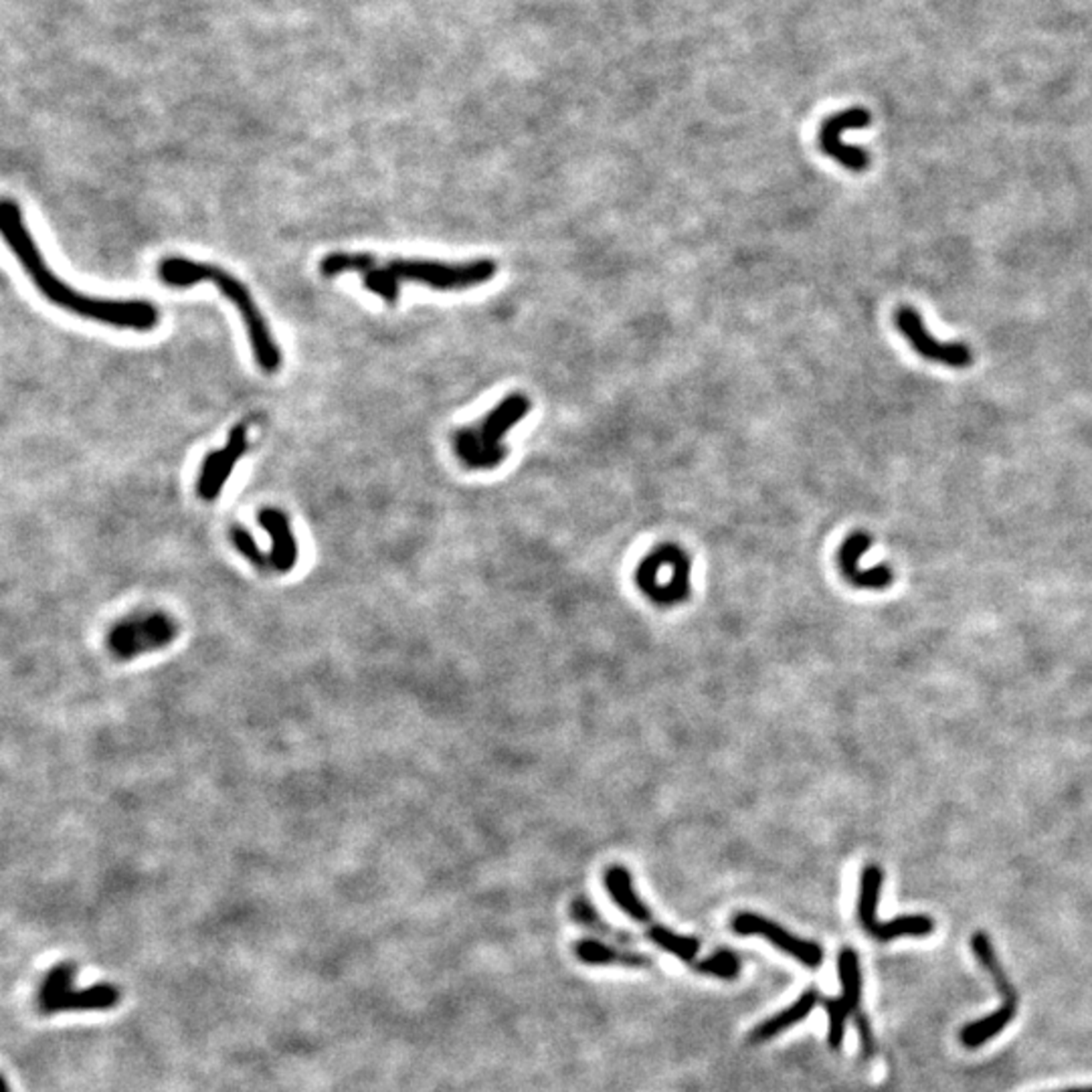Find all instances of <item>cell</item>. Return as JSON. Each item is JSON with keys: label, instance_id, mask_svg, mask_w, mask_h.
Segmentation results:
<instances>
[{"label": "cell", "instance_id": "13", "mask_svg": "<svg viewBox=\"0 0 1092 1092\" xmlns=\"http://www.w3.org/2000/svg\"><path fill=\"white\" fill-rule=\"evenodd\" d=\"M819 1001V994L817 989H807L803 991V996L796 1001V1004L785 1007L783 1012L775 1014L773 1017L765 1019L763 1024H759L751 1034V1042L759 1044V1042H766L771 1040V1037L783 1034L785 1030H789L791 1026L799 1024L801 1019H806L811 1012H814V1007L817 1006Z\"/></svg>", "mask_w": 1092, "mask_h": 1092}, {"label": "cell", "instance_id": "20", "mask_svg": "<svg viewBox=\"0 0 1092 1092\" xmlns=\"http://www.w3.org/2000/svg\"><path fill=\"white\" fill-rule=\"evenodd\" d=\"M933 931H935L933 918H928L925 915H910V917H898L895 920H888V923H880L877 933H874L872 937L880 943H888V941H895V938H898V937H928Z\"/></svg>", "mask_w": 1092, "mask_h": 1092}, {"label": "cell", "instance_id": "2", "mask_svg": "<svg viewBox=\"0 0 1092 1092\" xmlns=\"http://www.w3.org/2000/svg\"><path fill=\"white\" fill-rule=\"evenodd\" d=\"M158 277L170 287H191L198 282H211L227 300L239 310L241 320L245 324L251 350L255 363L267 375H274L282 366V350L269 332L264 314L257 308L254 296L247 286L233 277L223 267L213 264H201L185 257H168L158 265Z\"/></svg>", "mask_w": 1092, "mask_h": 1092}, {"label": "cell", "instance_id": "27", "mask_svg": "<svg viewBox=\"0 0 1092 1092\" xmlns=\"http://www.w3.org/2000/svg\"><path fill=\"white\" fill-rule=\"evenodd\" d=\"M231 536H233V543H235V546H237L239 553L245 558H249V561L255 566H259V568L272 566V563H269V556L261 553L254 536H251L245 528H239V526L233 528Z\"/></svg>", "mask_w": 1092, "mask_h": 1092}, {"label": "cell", "instance_id": "21", "mask_svg": "<svg viewBox=\"0 0 1092 1092\" xmlns=\"http://www.w3.org/2000/svg\"><path fill=\"white\" fill-rule=\"evenodd\" d=\"M647 937L656 947H660V949H664L666 953L678 957V959H682L686 963H692L694 959H696V955L700 951L698 938L678 935L666 927H652L647 931Z\"/></svg>", "mask_w": 1092, "mask_h": 1092}, {"label": "cell", "instance_id": "8", "mask_svg": "<svg viewBox=\"0 0 1092 1092\" xmlns=\"http://www.w3.org/2000/svg\"><path fill=\"white\" fill-rule=\"evenodd\" d=\"M245 451H247V427L235 426L229 433L227 446L219 451H211V454L205 457L203 467H201V476H198V484H196V492L203 500L211 502L221 494L225 482L229 480L235 464H237V459L245 454Z\"/></svg>", "mask_w": 1092, "mask_h": 1092}, {"label": "cell", "instance_id": "17", "mask_svg": "<svg viewBox=\"0 0 1092 1092\" xmlns=\"http://www.w3.org/2000/svg\"><path fill=\"white\" fill-rule=\"evenodd\" d=\"M882 882H884V874L878 866H868V868H864L862 880H860L858 918L864 927V931L870 937L877 933V928L880 925L877 918V910H878V902H880Z\"/></svg>", "mask_w": 1092, "mask_h": 1092}, {"label": "cell", "instance_id": "22", "mask_svg": "<svg viewBox=\"0 0 1092 1092\" xmlns=\"http://www.w3.org/2000/svg\"><path fill=\"white\" fill-rule=\"evenodd\" d=\"M375 261H376V257L373 254H366V251H360V254L334 251V254H328L320 261V272L326 277H334V276L348 274V272L365 274L368 267L375 265Z\"/></svg>", "mask_w": 1092, "mask_h": 1092}, {"label": "cell", "instance_id": "11", "mask_svg": "<svg viewBox=\"0 0 1092 1092\" xmlns=\"http://www.w3.org/2000/svg\"><path fill=\"white\" fill-rule=\"evenodd\" d=\"M122 999V991L112 983H99L85 989H71L67 994H61L53 999L39 1004L43 1014H59V1012H87V1009H112Z\"/></svg>", "mask_w": 1092, "mask_h": 1092}, {"label": "cell", "instance_id": "25", "mask_svg": "<svg viewBox=\"0 0 1092 1092\" xmlns=\"http://www.w3.org/2000/svg\"><path fill=\"white\" fill-rule=\"evenodd\" d=\"M694 969L702 976H710V977H720V979H735L738 973H741V959L735 953L730 951H718L716 955L708 957V959L692 963Z\"/></svg>", "mask_w": 1092, "mask_h": 1092}, {"label": "cell", "instance_id": "1", "mask_svg": "<svg viewBox=\"0 0 1092 1092\" xmlns=\"http://www.w3.org/2000/svg\"><path fill=\"white\" fill-rule=\"evenodd\" d=\"M0 231H3L6 245L11 247L15 257L25 267V272L29 274L35 287L51 304L79 316V318L107 324V326L114 328L150 332L158 326L160 312L152 302L110 300V297L85 296L75 292L67 282H63L61 277L53 274V269L45 264L37 241L26 229L21 206L11 198H5L3 206H0Z\"/></svg>", "mask_w": 1092, "mask_h": 1092}, {"label": "cell", "instance_id": "26", "mask_svg": "<svg viewBox=\"0 0 1092 1092\" xmlns=\"http://www.w3.org/2000/svg\"><path fill=\"white\" fill-rule=\"evenodd\" d=\"M824 1006L827 1009V1017H829V1030H827V1044L832 1046L834 1050H837L839 1046L844 1042V1034H846V1019L850 1016V1009L844 1004L842 997L837 999H826Z\"/></svg>", "mask_w": 1092, "mask_h": 1092}, {"label": "cell", "instance_id": "19", "mask_svg": "<svg viewBox=\"0 0 1092 1092\" xmlns=\"http://www.w3.org/2000/svg\"><path fill=\"white\" fill-rule=\"evenodd\" d=\"M837 973H839V983H842V999L847 1006V1009H850V1014H854L856 1009L860 1007L862 973H860L858 955H856L852 949L839 951Z\"/></svg>", "mask_w": 1092, "mask_h": 1092}, {"label": "cell", "instance_id": "24", "mask_svg": "<svg viewBox=\"0 0 1092 1092\" xmlns=\"http://www.w3.org/2000/svg\"><path fill=\"white\" fill-rule=\"evenodd\" d=\"M75 971L77 967L71 961L59 963L53 967L47 976H45L41 989H39V1004L47 999L57 997L61 994H67V991L74 989V979H75Z\"/></svg>", "mask_w": 1092, "mask_h": 1092}, {"label": "cell", "instance_id": "28", "mask_svg": "<svg viewBox=\"0 0 1092 1092\" xmlns=\"http://www.w3.org/2000/svg\"><path fill=\"white\" fill-rule=\"evenodd\" d=\"M856 1026H858V1034H860V1042H862V1052L866 1058H870V1056L877 1052V1040H874V1032L870 1027L868 1017L864 1014L856 1016Z\"/></svg>", "mask_w": 1092, "mask_h": 1092}, {"label": "cell", "instance_id": "5", "mask_svg": "<svg viewBox=\"0 0 1092 1092\" xmlns=\"http://www.w3.org/2000/svg\"><path fill=\"white\" fill-rule=\"evenodd\" d=\"M870 125V114L864 107H850V110L829 115L819 128V148L826 156L834 158L839 165L852 173H864L870 165L868 152L860 146L846 144L842 138L847 130H862Z\"/></svg>", "mask_w": 1092, "mask_h": 1092}, {"label": "cell", "instance_id": "12", "mask_svg": "<svg viewBox=\"0 0 1092 1092\" xmlns=\"http://www.w3.org/2000/svg\"><path fill=\"white\" fill-rule=\"evenodd\" d=\"M259 525L272 536V555L269 563L277 573L292 571L297 563V543L290 526V520L284 512L274 508H264L259 512Z\"/></svg>", "mask_w": 1092, "mask_h": 1092}, {"label": "cell", "instance_id": "14", "mask_svg": "<svg viewBox=\"0 0 1092 1092\" xmlns=\"http://www.w3.org/2000/svg\"><path fill=\"white\" fill-rule=\"evenodd\" d=\"M605 887H607V892L611 900L616 902V905L624 910V913L637 920V923H652V910H649L642 898L637 897V892L634 888V882H631L629 872L626 868H621V866H616V868H611L607 874H605Z\"/></svg>", "mask_w": 1092, "mask_h": 1092}, {"label": "cell", "instance_id": "4", "mask_svg": "<svg viewBox=\"0 0 1092 1092\" xmlns=\"http://www.w3.org/2000/svg\"><path fill=\"white\" fill-rule=\"evenodd\" d=\"M389 272L399 282L426 284L433 290H469L477 287L496 276L492 259H476L466 264H444L429 259H393L386 261Z\"/></svg>", "mask_w": 1092, "mask_h": 1092}, {"label": "cell", "instance_id": "7", "mask_svg": "<svg viewBox=\"0 0 1092 1092\" xmlns=\"http://www.w3.org/2000/svg\"><path fill=\"white\" fill-rule=\"evenodd\" d=\"M733 928L736 935L741 937H763L769 941L771 945L777 947L779 951L787 953L791 957H796V959L806 965L809 969H816L824 961V951H821V947L817 943L811 941H803L799 937H793L791 933L785 931L783 927L775 925L773 920L753 915V913H741L733 918Z\"/></svg>", "mask_w": 1092, "mask_h": 1092}, {"label": "cell", "instance_id": "6", "mask_svg": "<svg viewBox=\"0 0 1092 1092\" xmlns=\"http://www.w3.org/2000/svg\"><path fill=\"white\" fill-rule=\"evenodd\" d=\"M895 322L902 336L913 345L917 355L951 368L971 366L973 352L969 350V346L963 345V342H941L933 338L931 332L927 330L923 318H920V314L915 308H910V306H902V308L897 310Z\"/></svg>", "mask_w": 1092, "mask_h": 1092}, {"label": "cell", "instance_id": "23", "mask_svg": "<svg viewBox=\"0 0 1092 1092\" xmlns=\"http://www.w3.org/2000/svg\"><path fill=\"white\" fill-rule=\"evenodd\" d=\"M363 282L368 292L381 296L385 302L395 304L396 297H399L401 282L389 272L386 264H381L378 259L375 261L373 267H368L363 274Z\"/></svg>", "mask_w": 1092, "mask_h": 1092}, {"label": "cell", "instance_id": "15", "mask_svg": "<svg viewBox=\"0 0 1092 1092\" xmlns=\"http://www.w3.org/2000/svg\"><path fill=\"white\" fill-rule=\"evenodd\" d=\"M575 955L586 965H626V967H649L652 959L642 953L621 951L599 941H579Z\"/></svg>", "mask_w": 1092, "mask_h": 1092}, {"label": "cell", "instance_id": "18", "mask_svg": "<svg viewBox=\"0 0 1092 1092\" xmlns=\"http://www.w3.org/2000/svg\"><path fill=\"white\" fill-rule=\"evenodd\" d=\"M1016 1004H1001L996 1014L967 1024L961 1032V1042L967 1046V1048H979L981 1044L989 1042L991 1037H996L999 1032L1006 1030L1007 1024L1016 1017Z\"/></svg>", "mask_w": 1092, "mask_h": 1092}, {"label": "cell", "instance_id": "9", "mask_svg": "<svg viewBox=\"0 0 1092 1092\" xmlns=\"http://www.w3.org/2000/svg\"><path fill=\"white\" fill-rule=\"evenodd\" d=\"M173 636L175 626L165 616H150L125 621L124 626L112 631L110 647L122 657H134L140 652H148V649L170 642Z\"/></svg>", "mask_w": 1092, "mask_h": 1092}, {"label": "cell", "instance_id": "16", "mask_svg": "<svg viewBox=\"0 0 1092 1092\" xmlns=\"http://www.w3.org/2000/svg\"><path fill=\"white\" fill-rule=\"evenodd\" d=\"M971 947H973V953H976L979 963L983 965V969H986L989 973V976H991V979H994V983H996V987L999 989L1001 997H1004V1004H1016L1017 1006L1019 1004V997L1016 994L1014 986L1007 979L1006 969L1001 967V963L997 961V955L994 951V943H991L989 935L983 933V931H977L976 935L971 937Z\"/></svg>", "mask_w": 1092, "mask_h": 1092}, {"label": "cell", "instance_id": "10", "mask_svg": "<svg viewBox=\"0 0 1092 1092\" xmlns=\"http://www.w3.org/2000/svg\"><path fill=\"white\" fill-rule=\"evenodd\" d=\"M870 545L872 538L866 535V532H854L852 536H847L837 553L839 571H842L844 579L850 581L854 586H862V589H884V586H888L895 581L888 566H877L868 568V571H862L858 565L860 556L870 548Z\"/></svg>", "mask_w": 1092, "mask_h": 1092}, {"label": "cell", "instance_id": "29", "mask_svg": "<svg viewBox=\"0 0 1092 1092\" xmlns=\"http://www.w3.org/2000/svg\"><path fill=\"white\" fill-rule=\"evenodd\" d=\"M1058 1092H1092V1087H1085V1088H1068V1090H1058Z\"/></svg>", "mask_w": 1092, "mask_h": 1092}, {"label": "cell", "instance_id": "3", "mask_svg": "<svg viewBox=\"0 0 1092 1092\" xmlns=\"http://www.w3.org/2000/svg\"><path fill=\"white\" fill-rule=\"evenodd\" d=\"M532 403L526 395L514 393L488 413L480 427H462L456 431L454 447L457 457L469 469H494L508 456L504 447L506 433L528 415Z\"/></svg>", "mask_w": 1092, "mask_h": 1092}]
</instances>
